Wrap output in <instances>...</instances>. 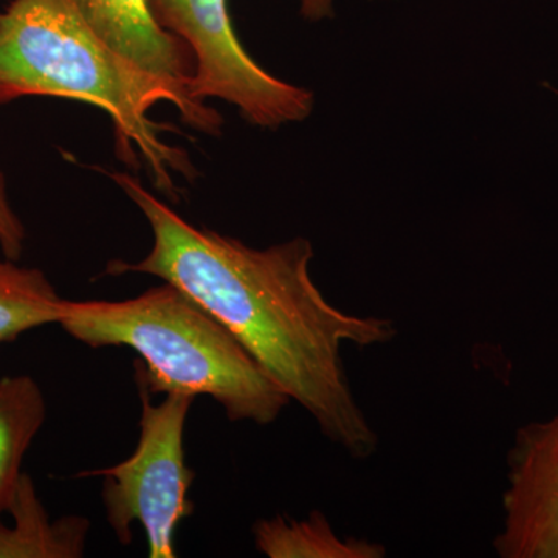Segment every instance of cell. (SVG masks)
I'll list each match as a JSON object with an SVG mask.
<instances>
[{
	"label": "cell",
	"mask_w": 558,
	"mask_h": 558,
	"mask_svg": "<svg viewBox=\"0 0 558 558\" xmlns=\"http://www.w3.org/2000/svg\"><path fill=\"white\" fill-rule=\"evenodd\" d=\"M112 179L148 220L154 244L138 263L112 260L105 274L153 275L182 290L236 337L330 442L349 457H373L379 436L355 399L341 354L344 344L395 340V322L329 303L312 279L310 240L248 247L191 226L132 175L117 172Z\"/></svg>",
	"instance_id": "6da1fadb"
},
{
	"label": "cell",
	"mask_w": 558,
	"mask_h": 558,
	"mask_svg": "<svg viewBox=\"0 0 558 558\" xmlns=\"http://www.w3.org/2000/svg\"><path fill=\"white\" fill-rule=\"evenodd\" d=\"M58 97L105 110L123 159L148 165L165 193L174 174L193 170L183 149L160 137L149 119L160 102L175 106L193 130L218 135L222 117L185 86L154 75L113 50L83 20L72 0H11L0 10V105Z\"/></svg>",
	"instance_id": "7a4b0ae2"
},
{
	"label": "cell",
	"mask_w": 558,
	"mask_h": 558,
	"mask_svg": "<svg viewBox=\"0 0 558 558\" xmlns=\"http://www.w3.org/2000/svg\"><path fill=\"white\" fill-rule=\"evenodd\" d=\"M58 325L87 347L135 351V384L150 396H209L231 422L258 425L290 403L236 337L170 282L131 300H64Z\"/></svg>",
	"instance_id": "3957f363"
},
{
	"label": "cell",
	"mask_w": 558,
	"mask_h": 558,
	"mask_svg": "<svg viewBox=\"0 0 558 558\" xmlns=\"http://www.w3.org/2000/svg\"><path fill=\"white\" fill-rule=\"evenodd\" d=\"M142 399L140 439L134 453L112 468L87 470L75 478L102 483L106 519L121 545H130L132 524L145 531L150 558H175V531L193 515L189 498L196 473L186 465L183 435L194 396L170 392L159 405L138 389Z\"/></svg>",
	"instance_id": "277c9868"
},
{
	"label": "cell",
	"mask_w": 558,
	"mask_h": 558,
	"mask_svg": "<svg viewBox=\"0 0 558 558\" xmlns=\"http://www.w3.org/2000/svg\"><path fill=\"white\" fill-rule=\"evenodd\" d=\"M154 21L189 47L194 100L218 98L264 130L306 120L314 94L270 75L242 47L231 24L227 0H148Z\"/></svg>",
	"instance_id": "5b68a950"
},
{
	"label": "cell",
	"mask_w": 558,
	"mask_h": 558,
	"mask_svg": "<svg viewBox=\"0 0 558 558\" xmlns=\"http://www.w3.org/2000/svg\"><path fill=\"white\" fill-rule=\"evenodd\" d=\"M501 558H558V413L517 432L508 453Z\"/></svg>",
	"instance_id": "8992f818"
},
{
	"label": "cell",
	"mask_w": 558,
	"mask_h": 558,
	"mask_svg": "<svg viewBox=\"0 0 558 558\" xmlns=\"http://www.w3.org/2000/svg\"><path fill=\"white\" fill-rule=\"evenodd\" d=\"M83 20L113 50L154 75L189 89L194 60L182 40L154 21L148 0H72Z\"/></svg>",
	"instance_id": "52a82bcc"
},
{
	"label": "cell",
	"mask_w": 558,
	"mask_h": 558,
	"mask_svg": "<svg viewBox=\"0 0 558 558\" xmlns=\"http://www.w3.org/2000/svg\"><path fill=\"white\" fill-rule=\"evenodd\" d=\"M9 513L11 526L0 520V558H80L86 553L90 521L81 515L51 520L27 473H22Z\"/></svg>",
	"instance_id": "ba28073f"
},
{
	"label": "cell",
	"mask_w": 558,
	"mask_h": 558,
	"mask_svg": "<svg viewBox=\"0 0 558 558\" xmlns=\"http://www.w3.org/2000/svg\"><path fill=\"white\" fill-rule=\"evenodd\" d=\"M47 403L31 376H0V517L9 512L22 478V462L43 428Z\"/></svg>",
	"instance_id": "9c48e42d"
},
{
	"label": "cell",
	"mask_w": 558,
	"mask_h": 558,
	"mask_svg": "<svg viewBox=\"0 0 558 558\" xmlns=\"http://www.w3.org/2000/svg\"><path fill=\"white\" fill-rule=\"evenodd\" d=\"M256 549L269 558H384L387 549L366 538L341 537L325 513L293 520L277 515L253 526Z\"/></svg>",
	"instance_id": "30bf717a"
},
{
	"label": "cell",
	"mask_w": 558,
	"mask_h": 558,
	"mask_svg": "<svg viewBox=\"0 0 558 558\" xmlns=\"http://www.w3.org/2000/svg\"><path fill=\"white\" fill-rule=\"evenodd\" d=\"M62 301L43 270L0 260V344L58 323Z\"/></svg>",
	"instance_id": "8fae6325"
},
{
	"label": "cell",
	"mask_w": 558,
	"mask_h": 558,
	"mask_svg": "<svg viewBox=\"0 0 558 558\" xmlns=\"http://www.w3.org/2000/svg\"><path fill=\"white\" fill-rule=\"evenodd\" d=\"M27 231L24 223L11 208L9 194H7L5 179L0 172V248L7 259L20 260L24 252Z\"/></svg>",
	"instance_id": "7c38bea8"
},
{
	"label": "cell",
	"mask_w": 558,
	"mask_h": 558,
	"mask_svg": "<svg viewBox=\"0 0 558 558\" xmlns=\"http://www.w3.org/2000/svg\"><path fill=\"white\" fill-rule=\"evenodd\" d=\"M300 14L311 22L328 20L333 14V0H300Z\"/></svg>",
	"instance_id": "4fadbf2b"
}]
</instances>
